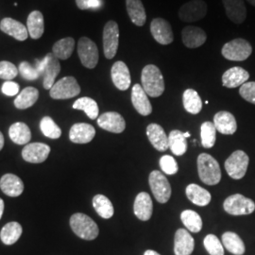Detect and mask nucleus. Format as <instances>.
Instances as JSON below:
<instances>
[{"mask_svg": "<svg viewBox=\"0 0 255 255\" xmlns=\"http://www.w3.org/2000/svg\"><path fill=\"white\" fill-rule=\"evenodd\" d=\"M19 89H20V87H19L18 83L11 82V81H6V82L3 83L2 88H1L2 93L9 97L16 96L18 94Z\"/></svg>", "mask_w": 255, "mask_h": 255, "instance_id": "nucleus-48", "label": "nucleus"}, {"mask_svg": "<svg viewBox=\"0 0 255 255\" xmlns=\"http://www.w3.org/2000/svg\"><path fill=\"white\" fill-rule=\"evenodd\" d=\"M75 48V40L72 37H66L56 42L52 47V54L59 60H67L72 55Z\"/></svg>", "mask_w": 255, "mask_h": 255, "instance_id": "nucleus-34", "label": "nucleus"}, {"mask_svg": "<svg viewBox=\"0 0 255 255\" xmlns=\"http://www.w3.org/2000/svg\"><path fill=\"white\" fill-rule=\"evenodd\" d=\"M76 4L80 9L99 8L101 6V0H76Z\"/></svg>", "mask_w": 255, "mask_h": 255, "instance_id": "nucleus-49", "label": "nucleus"}, {"mask_svg": "<svg viewBox=\"0 0 255 255\" xmlns=\"http://www.w3.org/2000/svg\"><path fill=\"white\" fill-rule=\"evenodd\" d=\"M119 45V27L117 22L109 21L103 29V50L107 59L117 55Z\"/></svg>", "mask_w": 255, "mask_h": 255, "instance_id": "nucleus-11", "label": "nucleus"}, {"mask_svg": "<svg viewBox=\"0 0 255 255\" xmlns=\"http://www.w3.org/2000/svg\"><path fill=\"white\" fill-rule=\"evenodd\" d=\"M252 53V45L242 38H237L226 43L221 49V54L225 59L235 62L245 61Z\"/></svg>", "mask_w": 255, "mask_h": 255, "instance_id": "nucleus-5", "label": "nucleus"}, {"mask_svg": "<svg viewBox=\"0 0 255 255\" xmlns=\"http://www.w3.org/2000/svg\"><path fill=\"white\" fill-rule=\"evenodd\" d=\"M203 243L210 255H224L223 245L220 243V240L215 235L206 236Z\"/></svg>", "mask_w": 255, "mask_h": 255, "instance_id": "nucleus-43", "label": "nucleus"}, {"mask_svg": "<svg viewBox=\"0 0 255 255\" xmlns=\"http://www.w3.org/2000/svg\"><path fill=\"white\" fill-rule=\"evenodd\" d=\"M27 31L32 39L41 38L45 31L44 16L41 11L33 10L28 14L27 20Z\"/></svg>", "mask_w": 255, "mask_h": 255, "instance_id": "nucleus-29", "label": "nucleus"}, {"mask_svg": "<svg viewBox=\"0 0 255 255\" xmlns=\"http://www.w3.org/2000/svg\"><path fill=\"white\" fill-rule=\"evenodd\" d=\"M182 40L186 47L198 48L204 45L207 40V35L201 27L187 26L182 29Z\"/></svg>", "mask_w": 255, "mask_h": 255, "instance_id": "nucleus-17", "label": "nucleus"}, {"mask_svg": "<svg viewBox=\"0 0 255 255\" xmlns=\"http://www.w3.org/2000/svg\"><path fill=\"white\" fill-rule=\"evenodd\" d=\"M0 188L5 195L15 198L24 191V183L16 175L5 174L0 180Z\"/></svg>", "mask_w": 255, "mask_h": 255, "instance_id": "nucleus-24", "label": "nucleus"}, {"mask_svg": "<svg viewBox=\"0 0 255 255\" xmlns=\"http://www.w3.org/2000/svg\"><path fill=\"white\" fill-rule=\"evenodd\" d=\"M111 75L113 82L118 89L121 91H126L128 89L131 80L129 70L125 63L121 61L115 63L112 67Z\"/></svg>", "mask_w": 255, "mask_h": 255, "instance_id": "nucleus-19", "label": "nucleus"}, {"mask_svg": "<svg viewBox=\"0 0 255 255\" xmlns=\"http://www.w3.org/2000/svg\"><path fill=\"white\" fill-rule=\"evenodd\" d=\"M223 208L229 215L243 216L254 213L255 210V201L248 199L243 195L235 194L228 197L224 203Z\"/></svg>", "mask_w": 255, "mask_h": 255, "instance_id": "nucleus-7", "label": "nucleus"}, {"mask_svg": "<svg viewBox=\"0 0 255 255\" xmlns=\"http://www.w3.org/2000/svg\"><path fill=\"white\" fill-rule=\"evenodd\" d=\"M70 227L77 237L84 240H94L100 233L97 223L82 213L74 214L70 218Z\"/></svg>", "mask_w": 255, "mask_h": 255, "instance_id": "nucleus-3", "label": "nucleus"}, {"mask_svg": "<svg viewBox=\"0 0 255 255\" xmlns=\"http://www.w3.org/2000/svg\"><path fill=\"white\" fill-rule=\"evenodd\" d=\"M249 163V156L242 150H237L226 160L225 169L231 178L240 180L246 175Z\"/></svg>", "mask_w": 255, "mask_h": 255, "instance_id": "nucleus-8", "label": "nucleus"}, {"mask_svg": "<svg viewBox=\"0 0 255 255\" xmlns=\"http://www.w3.org/2000/svg\"><path fill=\"white\" fill-rule=\"evenodd\" d=\"M183 107L192 115H198L202 109V101L198 92L194 89H187L182 96Z\"/></svg>", "mask_w": 255, "mask_h": 255, "instance_id": "nucleus-35", "label": "nucleus"}, {"mask_svg": "<svg viewBox=\"0 0 255 255\" xmlns=\"http://www.w3.org/2000/svg\"><path fill=\"white\" fill-rule=\"evenodd\" d=\"M134 215L142 221H147L152 216L153 203L150 196L146 192H141L137 195L133 205Z\"/></svg>", "mask_w": 255, "mask_h": 255, "instance_id": "nucleus-22", "label": "nucleus"}, {"mask_svg": "<svg viewBox=\"0 0 255 255\" xmlns=\"http://www.w3.org/2000/svg\"><path fill=\"white\" fill-rule=\"evenodd\" d=\"M183 225L192 233H199L202 229V219L201 216L192 210H185L181 214Z\"/></svg>", "mask_w": 255, "mask_h": 255, "instance_id": "nucleus-40", "label": "nucleus"}, {"mask_svg": "<svg viewBox=\"0 0 255 255\" xmlns=\"http://www.w3.org/2000/svg\"><path fill=\"white\" fill-rule=\"evenodd\" d=\"M78 54L82 65L94 69L99 63V49L97 45L88 37H82L78 43Z\"/></svg>", "mask_w": 255, "mask_h": 255, "instance_id": "nucleus-10", "label": "nucleus"}, {"mask_svg": "<svg viewBox=\"0 0 255 255\" xmlns=\"http://www.w3.org/2000/svg\"><path fill=\"white\" fill-rule=\"evenodd\" d=\"M226 15L236 24L243 23L247 17L246 6L243 0H222Z\"/></svg>", "mask_w": 255, "mask_h": 255, "instance_id": "nucleus-25", "label": "nucleus"}, {"mask_svg": "<svg viewBox=\"0 0 255 255\" xmlns=\"http://www.w3.org/2000/svg\"><path fill=\"white\" fill-rule=\"evenodd\" d=\"M250 74L240 66H235L228 69L222 76V85L227 88H237L246 83Z\"/></svg>", "mask_w": 255, "mask_h": 255, "instance_id": "nucleus-23", "label": "nucleus"}, {"mask_svg": "<svg viewBox=\"0 0 255 255\" xmlns=\"http://www.w3.org/2000/svg\"><path fill=\"white\" fill-rule=\"evenodd\" d=\"M207 4L203 0H192L183 4L179 10V17L183 22H196L204 18Z\"/></svg>", "mask_w": 255, "mask_h": 255, "instance_id": "nucleus-12", "label": "nucleus"}, {"mask_svg": "<svg viewBox=\"0 0 255 255\" xmlns=\"http://www.w3.org/2000/svg\"><path fill=\"white\" fill-rule=\"evenodd\" d=\"M81 93V87L74 77H64L55 82L49 91L53 100H68L77 97Z\"/></svg>", "mask_w": 255, "mask_h": 255, "instance_id": "nucleus-6", "label": "nucleus"}, {"mask_svg": "<svg viewBox=\"0 0 255 255\" xmlns=\"http://www.w3.org/2000/svg\"><path fill=\"white\" fill-rule=\"evenodd\" d=\"M217 128L213 122L206 121L202 123L201 127V144L205 148H211L216 143Z\"/></svg>", "mask_w": 255, "mask_h": 255, "instance_id": "nucleus-41", "label": "nucleus"}, {"mask_svg": "<svg viewBox=\"0 0 255 255\" xmlns=\"http://www.w3.org/2000/svg\"><path fill=\"white\" fill-rule=\"evenodd\" d=\"M239 94L245 101L255 105V82H246L241 85Z\"/></svg>", "mask_w": 255, "mask_h": 255, "instance_id": "nucleus-47", "label": "nucleus"}, {"mask_svg": "<svg viewBox=\"0 0 255 255\" xmlns=\"http://www.w3.org/2000/svg\"><path fill=\"white\" fill-rule=\"evenodd\" d=\"M73 108L76 110H82L90 119H97L99 117V106L98 103L91 98L83 97L74 102Z\"/></svg>", "mask_w": 255, "mask_h": 255, "instance_id": "nucleus-39", "label": "nucleus"}, {"mask_svg": "<svg viewBox=\"0 0 255 255\" xmlns=\"http://www.w3.org/2000/svg\"><path fill=\"white\" fill-rule=\"evenodd\" d=\"M183 136L188 138V137L191 136V134H190V132H183Z\"/></svg>", "mask_w": 255, "mask_h": 255, "instance_id": "nucleus-53", "label": "nucleus"}, {"mask_svg": "<svg viewBox=\"0 0 255 255\" xmlns=\"http://www.w3.org/2000/svg\"><path fill=\"white\" fill-rule=\"evenodd\" d=\"M148 182L156 201L160 203H166L169 201L171 197V186L164 175L158 170H154L149 175Z\"/></svg>", "mask_w": 255, "mask_h": 255, "instance_id": "nucleus-9", "label": "nucleus"}, {"mask_svg": "<svg viewBox=\"0 0 255 255\" xmlns=\"http://www.w3.org/2000/svg\"><path fill=\"white\" fill-rule=\"evenodd\" d=\"M131 102L134 109L141 116L146 117L152 113V106L147 98V95L142 85L138 83L134 84L131 89Z\"/></svg>", "mask_w": 255, "mask_h": 255, "instance_id": "nucleus-16", "label": "nucleus"}, {"mask_svg": "<svg viewBox=\"0 0 255 255\" xmlns=\"http://www.w3.org/2000/svg\"><path fill=\"white\" fill-rule=\"evenodd\" d=\"M186 197L188 200L198 206H206L211 201V194L200 185L191 183L186 187Z\"/></svg>", "mask_w": 255, "mask_h": 255, "instance_id": "nucleus-30", "label": "nucleus"}, {"mask_svg": "<svg viewBox=\"0 0 255 255\" xmlns=\"http://www.w3.org/2000/svg\"><path fill=\"white\" fill-rule=\"evenodd\" d=\"M150 32L157 43L166 46L173 42L172 27L164 18H154L150 23Z\"/></svg>", "mask_w": 255, "mask_h": 255, "instance_id": "nucleus-13", "label": "nucleus"}, {"mask_svg": "<svg viewBox=\"0 0 255 255\" xmlns=\"http://www.w3.org/2000/svg\"><path fill=\"white\" fill-rule=\"evenodd\" d=\"M39 98V91L34 87H26L17 96L14 106L20 110H25L34 105Z\"/></svg>", "mask_w": 255, "mask_h": 255, "instance_id": "nucleus-36", "label": "nucleus"}, {"mask_svg": "<svg viewBox=\"0 0 255 255\" xmlns=\"http://www.w3.org/2000/svg\"><path fill=\"white\" fill-rule=\"evenodd\" d=\"M214 125L217 130L222 134L232 135L237 129V123L236 118L229 112L221 111L215 115Z\"/></svg>", "mask_w": 255, "mask_h": 255, "instance_id": "nucleus-20", "label": "nucleus"}, {"mask_svg": "<svg viewBox=\"0 0 255 255\" xmlns=\"http://www.w3.org/2000/svg\"><path fill=\"white\" fill-rule=\"evenodd\" d=\"M19 73L27 81H34L41 77V74L37 70L34 65L28 64L27 62H22L19 64Z\"/></svg>", "mask_w": 255, "mask_h": 255, "instance_id": "nucleus-45", "label": "nucleus"}, {"mask_svg": "<svg viewBox=\"0 0 255 255\" xmlns=\"http://www.w3.org/2000/svg\"><path fill=\"white\" fill-rule=\"evenodd\" d=\"M9 138L17 145L28 144L31 139V132L27 124L23 122H16L9 128Z\"/></svg>", "mask_w": 255, "mask_h": 255, "instance_id": "nucleus-31", "label": "nucleus"}, {"mask_svg": "<svg viewBox=\"0 0 255 255\" xmlns=\"http://www.w3.org/2000/svg\"><path fill=\"white\" fill-rule=\"evenodd\" d=\"M40 128L45 136L51 138V139H58L62 135V129L54 122V120L49 118L45 117L43 118L40 122Z\"/></svg>", "mask_w": 255, "mask_h": 255, "instance_id": "nucleus-42", "label": "nucleus"}, {"mask_svg": "<svg viewBox=\"0 0 255 255\" xmlns=\"http://www.w3.org/2000/svg\"><path fill=\"white\" fill-rule=\"evenodd\" d=\"M3 146H4V136L0 131V150L3 148Z\"/></svg>", "mask_w": 255, "mask_h": 255, "instance_id": "nucleus-52", "label": "nucleus"}, {"mask_svg": "<svg viewBox=\"0 0 255 255\" xmlns=\"http://www.w3.org/2000/svg\"><path fill=\"white\" fill-rule=\"evenodd\" d=\"M18 68L7 61L0 62V79L5 81H11L18 75Z\"/></svg>", "mask_w": 255, "mask_h": 255, "instance_id": "nucleus-44", "label": "nucleus"}, {"mask_svg": "<svg viewBox=\"0 0 255 255\" xmlns=\"http://www.w3.org/2000/svg\"><path fill=\"white\" fill-rule=\"evenodd\" d=\"M250 4H252L253 6H255V0H247Z\"/></svg>", "mask_w": 255, "mask_h": 255, "instance_id": "nucleus-54", "label": "nucleus"}, {"mask_svg": "<svg viewBox=\"0 0 255 255\" xmlns=\"http://www.w3.org/2000/svg\"><path fill=\"white\" fill-rule=\"evenodd\" d=\"M198 170L201 182L207 185H216L221 180L219 164L210 154L201 153L198 157Z\"/></svg>", "mask_w": 255, "mask_h": 255, "instance_id": "nucleus-2", "label": "nucleus"}, {"mask_svg": "<svg viewBox=\"0 0 255 255\" xmlns=\"http://www.w3.org/2000/svg\"><path fill=\"white\" fill-rule=\"evenodd\" d=\"M144 255H160L158 253H156L155 251H152V250H147L145 252V254Z\"/></svg>", "mask_w": 255, "mask_h": 255, "instance_id": "nucleus-51", "label": "nucleus"}, {"mask_svg": "<svg viewBox=\"0 0 255 255\" xmlns=\"http://www.w3.org/2000/svg\"><path fill=\"white\" fill-rule=\"evenodd\" d=\"M96 135V129L90 124L77 123L69 131V139L76 144H87L91 142Z\"/></svg>", "mask_w": 255, "mask_h": 255, "instance_id": "nucleus-21", "label": "nucleus"}, {"mask_svg": "<svg viewBox=\"0 0 255 255\" xmlns=\"http://www.w3.org/2000/svg\"><path fill=\"white\" fill-rule=\"evenodd\" d=\"M41 76L44 77V88L50 90L55 84V79L61 72V64L52 53L46 55L42 60H37L35 65Z\"/></svg>", "mask_w": 255, "mask_h": 255, "instance_id": "nucleus-4", "label": "nucleus"}, {"mask_svg": "<svg viewBox=\"0 0 255 255\" xmlns=\"http://www.w3.org/2000/svg\"><path fill=\"white\" fill-rule=\"evenodd\" d=\"M0 29L18 41H25L28 37L27 27L12 18H4L0 22Z\"/></svg>", "mask_w": 255, "mask_h": 255, "instance_id": "nucleus-27", "label": "nucleus"}, {"mask_svg": "<svg viewBox=\"0 0 255 255\" xmlns=\"http://www.w3.org/2000/svg\"><path fill=\"white\" fill-rule=\"evenodd\" d=\"M50 153V147L44 143H31L22 150L23 159L32 164H41L45 162Z\"/></svg>", "mask_w": 255, "mask_h": 255, "instance_id": "nucleus-14", "label": "nucleus"}, {"mask_svg": "<svg viewBox=\"0 0 255 255\" xmlns=\"http://www.w3.org/2000/svg\"><path fill=\"white\" fill-rule=\"evenodd\" d=\"M222 245L228 252L235 255H243L246 251L243 240L233 232H226L223 234Z\"/></svg>", "mask_w": 255, "mask_h": 255, "instance_id": "nucleus-32", "label": "nucleus"}, {"mask_svg": "<svg viewBox=\"0 0 255 255\" xmlns=\"http://www.w3.org/2000/svg\"><path fill=\"white\" fill-rule=\"evenodd\" d=\"M168 146L172 153L177 156H182L187 150L186 138L183 136V132L178 129H174L168 136Z\"/></svg>", "mask_w": 255, "mask_h": 255, "instance_id": "nucleus-37", "label": "nucleus"}, {"mask_svg": "<svg viewBox=\"0 0 255 255\" xmlns=\"http://www.w3.org/2000/svg\"><path fill=\"white\" fill-rule=\"evenodd\" d=\"M22 233L23 229L18 222H9L1 230L0 238L5 245H12L18 241Z\"/></svg>", "mask_w": 255, "mask_h": 255, "instance_id": "nucleus-33", "label": "nucleus"}, {"mask_svg": "<svg viewBox=\"0 0 255 255\" xmlns=\"http://www.w3.org/2000/svg\"><path fill=\"white\" fill-rule=\"evenodd\" d=\"M98 125L111 132L121 133L126 128V122L121 115L116 112H107L98 119Z\"/></svg>", "mask_w": 255, "mask_h": 255, "instance_id": "nucleus-15", "label": "nucleus"}, {"mask_svg": "<svg viewBox=\"0 0 255 255\" xmlns=\"http://www.w3.org/2000/svg\"><path fill=\"white\" fill-rule=\"evenodd\" d=\"M93 206L102 219H111L114 216V206L109 199L103 195H97L94 197Z\"/></svg>", "mask_w": 255, "mask_h": 255, "instance_id": "nucleus-38", "label": "nucleus"}, {"mask_svg": "<svg viewBox=\"0 0 255 255\" xmlns=\"http://www.w3.org/2000/svg\"><path fill=\"white\" fill-rule=\"evenodd\" d=\"M3 212H4V201L2 199H0V219L2 218Z\"/></svg>", "mask_w": 255, "mask_h": 255, "instance_id": "nucleus-50", "label": "nucleus"}, {"mask_svg": "<svg viewBox=\"0 0 255 255\" xmlns=\"http://www.w3.org/2000/svg\"><path fill=\"white\" fill-rule=\"evenodd\" d=\"M142 87L147 96L158 98L164 92V81L162 72L154 64H147L141 75Z\"/></svg>", "mask_w": 255, "mask_h": 255, "instance_id": "nucleus-1", "label": "nucleus"}, {"mask_svg": "<svg viewBox=\"0 0 255 255\" xmlns=\"http://www.w3.org/2000/svg\"><path fill=\"white\" fill-rule=\"evenodd\" d=\"M128 14L131 22L138 27L145 25L146 20V9L141 0H126Z\"/></svg>", "mask_w": 255, "mask_h": 255, "instance_id": "nucleus-28", "label": "nucleus"}, {"mask_svg": "<svg viewBox=\"0 0 255 255\" xmlns=\"http://www.w3.org/2000/svg\"><path fill=\"white\" fill-rule=\"evenodd\" d=\"M160 166L164 173L167 175H174L178 172L179 166L172 156L164 155L160 159Z\"/></svg>", "mask_w": 255, "mask_h": 255, "instance_id": "nucleus-46", "label": "nucleus"}, {"mask_svg": "<svg viewBox=\"0 0 255 255\" xmlns=\"http://www.w3.org/2000/svg\"><path fill=\"white\" fill-rule=\"evenodd\" d=\"M195 248L194 238L185 229H179L175 234L174 253L175 255H190Z\"/></svg>", "mask_w": 255, "mask_h": 255, "instance_id": "nucleus-18", "label": "nucleus"}, {"mask_svg": "<svg viewBox=\"0 0 255 255\" xmlns=\"http://www.w3.org/2000/svg\"><path fill=\"white\" fill-rule=\"evenodd\" d=\"M146 135L151 145L159 151H165L168 146V138L164 128L158 124H149L146 128Z\"/></svg>", "mask_w": 255, "mask_h": 255, "instance_id": "nucleus-26", "label": "nucleus"}]
</instances>
